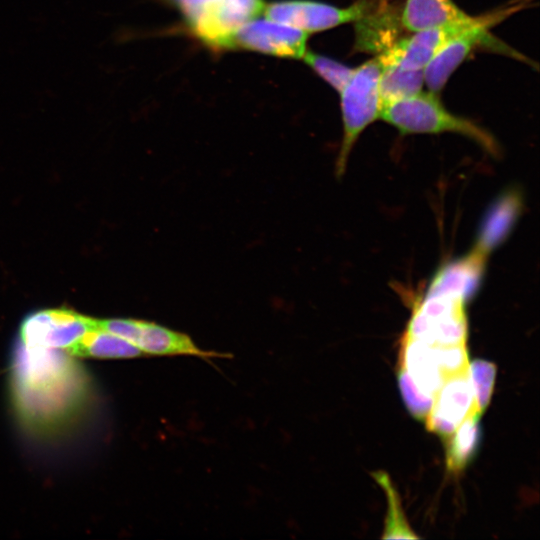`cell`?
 <instances>
[{
    "mask_svg": "<svg viewBox=\"0 0 540 540\" xmlns=\"http://www.w3.org/2000/svg\"><path fill=\"white\" fill-rule=\"evenodd\" d=\"M423 84H425L424 70H408L397 66H382V73L379 80L381 107L421 92Z\"/></svg>",
    "mask_w": 540,
    "mask_h": 540,
    "instance_id": "cell-16",
    "label": "cell"
},
{
    "mask_svg": "<svg viewBox=\"0 0 540 540\" xmlns=\"http://www.w3.org/2000/svg\"><path fill=\"white\" fill-rule=\"evenodd\" d=\"M67 352L72 356L108 359L144 356L134 344L100 328L87 332Z\"/></svg>",
    "mask_w": 540,
    "mask_h": 540,
    "instance_id": "cell-15",
    "label": "cell"
},
{
    "mask_svg": "<svg viewBox=\"0 0 540 540\" xmlns=\"http://www.w3.org/2000/svg\"><path fill=\"white\" fill-rule=\"evenodd\" d=\"M474 19L464 24L414 32L412 36L401 39L379 55V60L383 67L397 66L408 70H424L443 45Z\"/></svg>",
    "mask_w": 540,
    "mask_h": 540,
    "instance_id": "cell-11",
    "label": "cell"
},
{
    "mask_svg": "<svg viewBox=\"0 0 540 540\" xmlns=\"http://www.w3.org/2000/svg\"><path fill=\"white\" fill-rule=\"evenodd\" d=\"M400 389L406 405L418 417L426 416L433 404V398L421 393L408 375L402 371L399 377Z\"/></svg>",
    "mask_w": 540,
    "mask_h": 540,
    "instance_id": "cell-21",
    "label": "cell"
},
{
    "mask_svg": "<svg viewBox=\"0 0 540 540\" xmlns=\"http://www.w3.org/2000/svg\"><path fill=\"white\" fill-rule=\"evenodd\" d=\"M11 366L12 394L21 421L33 431L52 433L83 410L89 380L66 350L17 342Z\"/></svg>",
    "mask_w": 540,
    "mask_h": 540,
    "instance_id": "cell-1",
    "label": "cell"
},
{
    "mask_svg": "<svg viewBox=\"0 0 540 540\" xmlns=\"http://www.w3.org/2000/svg\"><path fill=\"white\" fill-rule=\"evenodd\" d=\"M435 396L428 413V426L437 433L449 435L466 418L481 412L468 371L448 378Z\"/></svg>",
    "mask_w": 540,
    "mask_h": 540,
    "instance_id": "cell-10",
    "label": "cell"
},
{
    "mask_svg": "<svg viewBox=\"0 0 540 540\" xmlns=\"http://www.w3.org/2000/svg\"><path fill=\"white\" fill-rule=\"evenodd\" d=\"M378 481L384 487L389 500L388 521L385 538H415L404 519L397 493L386 475L379 473Z\"/></svg>",
    "mask_w": 540,
    "mask_h": 540,
    "instance_id": "cell-19",
    "label": "cell"
},
{
    "mask_svg": "<svg viewBox=\"0 0 540 540\" xmlns=\"http://www.w3.org/2000/svg\"><path fill=\"white\" fill-rule=\"evenodd\" d=\"M474 17L452 0H406L401 21L407 30L417 32L468 23Z\"/></svg>",
    "mask_w": 540,
    "mask_h": 540,
    "instance_id": "cell-14",
    "label": "cell"
},
{
    "mask_svg": "<svg viewBox=\"0 0 540 540\" xmlns=\"http://www.w3.org/2000/svg\"><path fill=\"white\" fill-rule=\"evenodd\" d=\"M477 415L466 418L453 432L448 450V463L452 468L461 467L473 453L477 438Z\"/></svg>",
    "mask_w": 540,
    "mask_h": 540,
    "instance_id": "cell-17",
    "label": "cell"
},
{
    "mask_svg": "<svg viewBox=\"0 0 540 540\" xmlns=\"http://www.w3.org/2000/svg\"><path fill=\"white\" fill-rule=\"evenodd\" d=\"M98 328L97 319L72 309H45L24 318L20 326L19 340L32 347L68 351L87 332Z\"/></svg>",
    "mask_w": 540,
    "mask_h": 540,
    "instance_id": "cell-7",
    "label": "cell"
},
{
    "mask_svg": "<svg viewBox=\"0 0 540 540\" xmlns=\"http://www.w3.org/2000/svg\"><path fill=\"white\" fill-rule=\"evenodd\" d=\"M527 4L526 0L476 16L474 21L449 39L424 68V82L430 92H439L451 74L478 45L485 44L489 29Z\"/></svg>",
    "mask_w": 540,
    "mask_h": 540,
    "instance_id": "cell-5",
    "label": "cell"
},
{
    "mask_svg": "<svg viewBox=\"0 0 540 540\" xmlns=\"http://www.w3.org/2000/svg\"><path fill=\"white\" fill-rule=\"evenodd\" d=\"M381 73L382 64L379 57L370 59L354 68L350 79L339 92L341 95L343 138L335 165L338 177L344 173L350 151L361 132L379 118Z\"/></svg>",
    "mask_w": 540,
    "mask_h": 540,
    "instance_id": "cell-4",
    "label": "cell"
},
{
    "mask_svg": "<svg viewBox=\"0 0 540 540\" xmlns=\"http://www.w3.org/2000/svg\"><path fill=\"white\" fill-rule=\"evenodd\" d=\"M465 336V321L454 306L447 308L426 304L415 316L410 328V338L430 344H464Z\"/></svg>",
    "mask_w": 540,
    "mask_h": 540,
    "instance_id": "cell-12",
    "label": "cell"
},
{
    "mask_svg": "<svg viewBox=\"0 0 540 540\" xmlns=\"http://www.w3.org/2000/svg\"><path fill=\"white\" fill-rule=\"evenodd\" d=\"M366 11L364 2L339 8L311 0H281L266 4L263 13L268 19L311 33L360 20Z\"/></svg>",
    "mask_w": 540,
    "mask_h": 540,
    "instance_id": "cell-8",
    "label": "cell"
},
{
    "mask_svg": "<svg viewBox=\"0 0 540 540\" xmlns=\"http://www.w3.org/2000/svg\"><path fill=\"white\" fill-rule=\"evenodd\" d=\"M302 59L338 92L343 89L354 71V68L311 51H306Z\"/></svg>",
    "mask_w": 540,
    "mask_h": 540,
    "instance_id": "cell-18",
    "label": "cell"
},
{
    "mask_svg": "<svg viewBox=\"0 0 540 540\" xmlns=\"http://www.w3.org/2000/svg\"><path fill=\"white\" fill-rule=\"evenodd\" d=\"M309 33L265 17L243 24L232 36L229 49H244L277 57L303 58Z\"/></svg>",
    "mask_w": 540,
    "mask_h": 540,
    "instance_id": "cell-9",
    "label": "cell"
},
{
    "mask_svg": "<svg viewBox=\"0 0 540 540\" xmlns=\"http://www.w3.org/2000/svg\"><path fill=\"white\" fill-rule=\"evenodd\" d=\"M98 327L126 339L140 349L144 355L228 357L227 354L203 350L195 344L189 335L154 322L113 318L98 320Z\"/></svg>",
    "mask_w": 540,
    "mask_h": 540,
    "instance_id": "cell-6",
    "label": "cell"
},
{
    "mask_svg": "<svg viewBox=\"0 0 540 540\" xmlns=\"http://www.w3.org/2000/svg\"><path fill=\"white\" fill-rule=\"evenodd\" d=\"M496 369L491 363L476 361L468 368V375L471 380L476 402L480 411L489 403Z\"/></svg>",
    "mask_w": 540,
    "mask_h": 540,
    "instance_id": "cell-20",
    "label": "cell"
},
{
    "mask_svg": "<svg viewBox=\"0 0 540 540\" xmlns=\"http://www.w3.org/2000/svg\"><path fill=\"white\" fill-rule=\"evenodd\" d=\"M187 27L211 49H229L234 33L264 11V0H170Z\"/></svg>",
    "mask_w": 540,
    "mask_h": 540,
    "instance_id": "cell-3",
    "label": "cell"
},
{
    "mask_svg": "<svg viewBox=\"0 0 540 540\" xmlns=\"http://www.w3.org/2000/svg\"><path fill=\"white\" fill-rule=\"evenodd\" d=\"M403 371L416 388L434 399L448 379L439 359L438 346L410 338L403 355Z\"/></svg>",
    "mask_w": 540,
    "mask_h": 540,
    "instance_id": "cell-13",
    "label": "cell"
},
{
    "mask_svg": "<svg viewBox=\"0 0 540 540\" xmlns=\"http://www.w3.org/2000/svg\"><path fill=\"white\" fill-rule=\"evenodd\" d=\"M379 118L402 134L454 132L469 137L491 153L498 152L494 138L481 127L450 113L435 93L419 92L381 107Z\"/></svg>",
    "mask_w": 540,
    "mask_h": 540,
    "instance_id": "cell-2",
    "label": "cell"
}]
</instances>
